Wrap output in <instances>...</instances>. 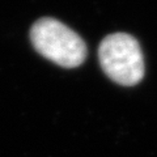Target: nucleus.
<instances>
[{
	"label": "nucleus",
	"mask_w": 157,
	"mask_h": 157,
	"mask_svg": "<svg viewBox=\"0 0 157 157\" xmlns=\"http://www.w3.org/2000/svg\"><path fill=\"white\" fill-rule=\"evenodd\" d=\"M34 48L64 68L78 67L86 58L85 42L77 33L55 18H41L30 30Z\"/></svg>",
	"instance_id": "1"
},
{
	"label": "nucleus",
	"mask_w": 157,
	"mask_h": 157,
	"mask_svg": "<svg viewBox=\"0 0 157 157\" xmlns=\"http://www.w3.org/2000/svg\"><path fill=\"white\" fill-rule=\"evenodd\" d=\"M102 70L121 85H135L144 76V58L136 39L126 33L107 36L98 48Z\"/></svg>",
	"instance_id": "2"
}]
</instances>
